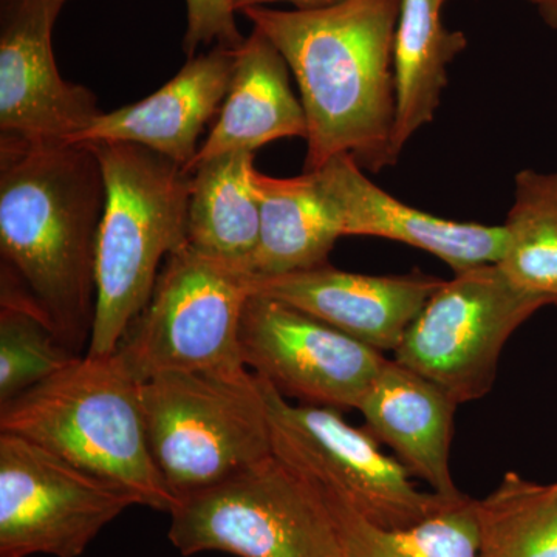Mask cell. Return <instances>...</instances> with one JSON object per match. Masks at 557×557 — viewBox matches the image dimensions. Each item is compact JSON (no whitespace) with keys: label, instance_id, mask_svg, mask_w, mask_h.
I'll return each instance as SVG.
<instances>
[{"label":"cell","instance_id":"1","mask_svg":"<svg viewBox=\"0 0 557 557\" xmlns=\"http://www.w3.org/2000/svg\"><path fill=\"white\" fill-rule=\"evenodd\" d=\"M104 205L90 145L0 135V307L32 313L78 357L94 329Z\"/></svg>","mask_w":557,"mask_h":557},{"label":"cell","instance_id":"2","mask_svg":"<svg viewBox=\"0 0 557 557\" xmlns=\"http://www.w3.org/2000/svg\"><path fill=\"white\" fill-rule=\"evenodd\" d=\"M401 0H344L327 9L242 11L281 51L307 119L304 172L354 157L370 172L395 163L394 44Z\"/></svg>","mask_w":557,"mask_h":557},{"label":"cell","instance_id":"3","mask_svg":"<svg viewBox=\"0 0 557 557\" xmlns=\"http://www.w3.org/2000/svg\"><path fill=\"white\" fill-rule=\"evenodd\" d=\"M0 432L129 491L143 507L170 515L177 505L150 453L141 383L116 354L78 357L0 406Z\"/></svg>","mask_w":557,"mask_h":557},{"label":"cell","instance_id":"4","mask_svg":"<svg viewBox=\"0 0 557 557\" xmlns=\"http://www.w3.org/2000/svg\"><path fill=\"white\" fill-rule=\"evenodd\" d=\"M104 175L97 309L87 354L109 357L148 306L161 262L188 244L193 172L143 146L87 143Z\"/></svg>","mask_w":557,"mask_h":557},{"label":"cell","instance_id":"5","mask_svg":"<svg viewBox=\"0 0 557 557\" xmlns=\"http://www.w3.org/2000/svg\"><path fill=\"white\" fill-rule=\"evenodd\" d=\"M141 403L150 453L177 500L273 456L262 383L249 369L164 373L141 383Z\"/></svg>","mask_w":557,"mask_h":557},{"label":"cell","instance_id":"6","mask_svg":"<svg viewBox=\"0 0 557 557\" xmlns=\"http://www.w3.org/2000/svg\"><path fill=\"white\" fill-rule=\"evenodd\" d=\"M252 274L189 244L164 260L148 306L115 354L139 383L164 373L236 372Z\"/></svg>","mask_w":557,"mask_h":557},{"label":"cell","instance_id":"7","mask_svg":"<svg viewBox=\"0 0 557 557\" xmlns=\"http://www.w3.org/2000/svg\"><path fill=\"white\" fill-rule=\"evenodd\" d=\"M170 518L168 537L182 556L343 557L317 486L274 454L180 498Z\"/></svg>","mask_w":557,"mask_h":557},{"label":"cell","instance_id":"8","mask_svg":"<svg viewBox=\"0 0 557 557\" xmlns=\"http://www.w3.org/2000/svg\"><path fill=\"white\" fill-rule=\"evenodd\" d=\"M273 454L293 471L336 494L358 515L383 528H406L437 515L457 498L424 493L395 457L339 410L292 403L260 379Z\"/></svg>","mask_w":557,"mask_h":557},{"label":"cell","instance_id":"9","mask_svg":"<svg viewBox=\"0 0 557 557\" xmlns=\"http://www.w3.org/2000/svg\"><path fill=\"white\" fill-rule=\"evenodd\" d=\"M544 296L516 287L497 263L454 274L432 295L395 350V361L442 387L450 398L490 394L505 344Z\"/></svg>","mask_w":557,"mask_h":557},{"label":"cell","instance_id":"10","mask_svg":"<svg viewBox=\"0 0 557 557\" xmlns=\"http://www.w3.org/2000/svg\"><path fill=\"white\" fill-rule=\"evenodd\" d=\"M135 505L129 491L0 432V555L83 556Z\"/></svg>","mask_w":557,"mask_h":557},{"label":"cell","instance_id":"11","mask_svg":"<svg viewBox=\"0 0 557 557\" xmlns=\"http://www.w3.org/2000/svg\"><path fill=\"white\" fill-rule=\"evenodd\" d=\"M247 369L302 405L358 410L387 358L281 300L249 296L240 325Z\"/></svg>","mask_w":557,"mask_h":557},{"label":"cell","instance_id":"12","mask_svg":"<svg viewBox=\"0 0 557 557\" xmlns=\"http://www.w3.org/2000/svg\"><path fill=\"white\" fill-rule=\"evenodd\" d=\"M57 17L42 0H2L0 135L72 143L102 113L94 91L58 70L51 49Z\"/></svg>","mask_w":557,"mask_h":557},{"label":"cell","instance_id":"13","mask_svg":"<svg viewBox=\"0 0 557 557\" xmlns=\"http://www.w3.org/2000/svg\"><path fill=\"white\" fill-rule=\"evenodd\" d=\"M341 237L369 236L401 242L448 263L454 273L500 260L502 226L456 222L403 203L366 177L348 153L306 172Z\"/></svg>","mask_w":557,"mask_h":557},{"label":"cell","instance_id":"14","mask_svg":"<svg viewBox=\"0 0 557 557\" xmlns=\"http://www.w3.org/2000/svg\"><path fill=\"white\" fill-rule=\"evenodd\" d=\"M443 278L421 271L397 276L317 269L252 276L251 295L281 300L380 351H395Z\"/></svg>","mask_w":557,"mask_h":557},{"label":"cell","instance_id":"15","mask_svg":"<svg viewBox=\"0 0 557 557\" xmlns=\"http://www.w3.org/2000/svg\"><path fill=\"white\" fill-rule=\"evenodd\" d=\"M236 50L218 46L189 58L159 90L134 104L102 112L72 143H131L190 172L201 132L218 115L228 94Z\"/></svg>","mask_w":557,"mask_h":557},{"label":"cell","instance_id":"16","mask_svg":"<svg viewBox=\"0 0 557 557\" xmlns=\"http://www.w3.org/2000/svg\"><path fill=\"white\" fill-rule=\"evenodd\" d=\"M458 403L412 369L387 359L359 405L366 431L394 450L410 475L432 493L463 496L450 474L449 453Z\"/></svg>","mask_w":557,"mask_h":557},{"label":"cell","instance_id":"17","mask_svg":"<svg viewBox=\"0 0 557 557\" xmlns=\"http://www.w3.org/2000/svg\"><path fill=\"white\" fill-rule=\"evenodd\" d=\"M288 70L281 51L255 28L237 47L228 94L190 171L225 153H256L276 139L307 138L306 112L289 86Z\"/></svg>","mask_w":557,"mask_h":557},{"label":"cell","instance_id":"18","mask_svg":"<svg viewBox=\"0 0 557 557\" xmlns=\"http://www.w3.org/2000/svg\"><path fill=\"white\" fill-rule=\"evenodd\" d=\"M445 2L401 0L399 7L394 44L395 161L409 139L434 121L443 90L448 86V65L468 47L465 33L446 28Z\"/></svg>","mask_w":557,"mask_h":557},{"label":"cell","instance_id":"19","mask_svg":"<svg viewBox=\"0 0 557 557\" xmlns=\"http://www.w3.org/2000/svg\"><path fill=\"white\" fill-rule=\"evenodd\" d=\"M252 183L260 211L258 248L249 262L252 276H278L329 263L341 234L309 175L276 178L256 170Z\"/></svg>","mask_w":557,"mask_h":557},{"label":"cell","instance_id":"20","mask_svg":"<svg viewBox=\"0 0 557 557\" xmlns=\"http://www.w3.org/2000/svg\"><path fill=\"white\" fill-rule=\"evenodd\" d=\"M255 171V152L225 153L190 171L188 244L248 271L260 226Z\"/></svg>","mask_w":557,"mask_h":557},{"label":"cell","instance_id":"21","mask_svg":"<svg viewBox=\"0 0 557 557\" xmlns=\"http://www.w3.org/2000/svg\"><path fill=\"white\" fill-rule=\"evenodd\" d=\"M317 490L332 516L343 557H479L474 498H457L416 525L383 528L362 518L336 494Z\"/></svg>","mask_w":557,"mask_h":557},{"label":"cell","instance_id":"22","mask_svg":"<svg viewBox=\"0 0 557 557\" xmlns=\"http://www.w3.org/2000/svg\"><path fill=\"white\" fill-rule=\"evenodd\" d=\"M498 269L516 285L549 302L557 296V171L522 170L504 225Z\"/></svg>","mask_w":557,"mask_h":557},{"label":"cell","instance_id":"23","mask_svg":"<svg viewBox=\"0 0 557 557\" xmlns=\"http://www.w3.org/2000/svg\"><path fill=\"white\" fill-rule=\"evenodd\" d=\"M475 511L479 557H557V482L508 472Z\"/></svg>","mask_w":557,"mask_h":557},{"label":"cell","instance_id":"24","mask_svg":"<svg viewBox=\"0 0 557 557\" xmlns=\"http://www.w3.org/2000/svg\"><path fill=\"white\" fill-rule=\"evenodd\" d=\"M76 358L38 318L0 307V406L57 375Z\"/></svg>","mask_w":557,"mask_h":557},{"label":"cell","instance_id":"25","mask_svg":"<svg viewBox=\"0 0 557 557\" xmlns=\"http://www.w3.org/2000/svg\"><path fill=\"white\" fill-rule=\"evenodd\" d=\"M188 30L183 50L189 58L200 46L218 42L220 47L237 49L244 44L236 25L234 0H186Z\"/></svg>","mask_w":557,"mask_h":557},{"label":"cell","instance_id":"26","mask_svg":"<svg viewBox=\"0 0 557 557\" xmlns=\"http://www.w3.org/2000/svg\"><path fill=\"white\" fill-rule=\"evenodd\" d=\"M288 2L296 7V10H318L327 9V7L336 5L344 0H234V10L242 11L255 9V7H263L267 3Z\"/></svg>","mask_w":557,"mask_h":557},{"label":"cell","instance_id":"27","mask_svg":"<svg viewBox=\"0 0 557 557\" xmlns=\"http://www.w3.org/2000/svg\"><path fill=\"white\" fill-rule=\"evenodd\" d=\"M534 7L545 24L553 30H557V0H537Z\"/></svg>","mask_w":557,"mask_h":557},{"label":"cell","instance_id":"28","mask_svg":"<svg viewBox=\"0 0 557 557\" xmlns=\"http://www.w3.org/2000/svg\"><path fill=\"white\" fill-rule=\"evenodd\" d=\"M44 3H46L47 7L51 11H54V13L60 14V11L62 9V5H64L65 0H42Z\"/></svg>","mask_w":557,"mask_h":557},{"label":"cell","instance_id":"29","mask_svg":"<svg viewBox=\"0 0 557 557\" xmlns=\"http://www.w3.org/2000/svg\"><path fill=\"white\" fill-rule=\"evenodd\" d=\"M0 557H32V556L0 555Z\"/></svg>","mask_w":557,"mask_h":557},{"label":"cell","instance_id":"30","mask_svg":"<svg viewBox=\"0 0 557 557\" xmlns=\"http://www.w3.org/2000/svg\"><path fill=\"white\" fill-rule=\"evenodd\" d=\"M528 2L533 3V5H536L537 0H528Z\"/></svg>","mask_w":557,"mask_h":557},{"label":"cell","instance_id":"31","mask_svg":"<svg viewBox=\"0 0 557 557\" xmlns=\"http://www.w3.org/2000/svg\"><path fill=\"white\" fill-rule=\"evenodd\" d=\"M553 306L557 307V296H556L555 300H553Z\"/></svg>","mask_w":557,"mask_h":557}]
</instances>
